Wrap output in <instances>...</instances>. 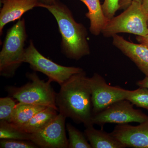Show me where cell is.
Returning a JSON list of instances; mask_svg holds the SVG:
<instances>
[{"instance_id": "cell-1", "label": "cell", "mask_w": 148, "mask_h": 148, "mask_svg": "<svg viewBox=\"0 0 148 148\" xmlns=\"http://www.w3.org/2000/svg\"><path fill=\"white\" fill-rule=\"evenodd\" d=\"M56 103L59 112L66 118L83 123L85 127L93 125L89 77L84 71L73 75L61 85Z\"/></svg>"}, {"instance_id": "cell-2", "label": "cell", "mask_w": 148, "mask_h": 148, "mask_svg": "<svg viewBox=\"0 0 148 148\" xmlns=\"http://www.w3.org/2000/svg\"><path fill=\"white\" fill-rule=\"evenodd\" d=\"M54 16L61 35V51L67 58L78 61L90 54L88 33L84 25L77 22L69 8L58 0L51 5L39 4Z\"/></svg>"}, {"instance_id": "cell-3", "label": "cell", "mask_w": 148, "mask_h": 148, "mask_svg": "<svg viewBox=\"0 0 148 148\" xmlns=\"http://www.w3.org/2000/svg\"><path fill=\"white\" fill-rule=\"evenodd\" d=\"M27 38L26 24L20 18L9 29L0 52V75L5 78L14 76L23 64Z\"/></svg>"}, {"instance_id": "cell-4", "label": "cell", "mask_w": 148, "mask_h": 148, "mask_svg": "<svg viewBox=\"0 0 148 148\" xmlns=\"http://www.w3.org/2000/svg\"><path fill=\"white\" fill-rule=\"evenodd\" d=\"M30 81L21 87L8 86L5 90L9 95L18 103L39 105L54 108L58 111L56 103V93L49 79L45 82L40 79L36 72L28 73Z\"/></svg>"}, {"instance_id": "cell-5", "label": "cell", "mask_w": 148, "mask_h": 148, "mask_svg": "<svg viewBox=\"0 0 148 148\" xmlns=\"http://www.w3.org/2000/svg\"><path fill=\"white\" fill-rule=\"evenodd\" d=\"M148 20L141 3L132 1L123 12L108 20L102 34L106 38L121 33L145 36L148 35Z\"/></svg>"}, {"instance_id": "cell-6", "label": "cell", "mask_w": 148, "mask_h": 148, "mask_svg": "<svg viewBox=\"0 0 148 148\" xmlns=\"http://www.w3.org/2000/svg\"><path fill=\"white\" fill-rule=\"evenodd\" d=\"M23 62L29 64L33 71L42 73L60 86L73 75L84 71L79 67L61 66L46 58L37 50L32 40L25 48Z\"/></svg>"}, {"instance_id": "cell-7", "label": "cell", "mask_w": 148, "mask_h": 148, "mask_svg": "<svg viewBox=\"0 0 148 148\" xmlns=\"http://www.w3.org/2000/svg\"><path fill=\"white\" fill-rule=\"evenodd\" d=\"M126 99L113 103L105 110L92 116V124L103 126L107 123L124 124L130 123H140L148 120V116Z\"/></svg>"}, {"instance_id": "cell-8", "label": "cell", "mask_w": 148, "mask_h": 148, "mask_svg": "<svg viewBox=\"0 0 148 148\" xmlns=\"http://www.w3.org/2000/svg\"><path fill=\"white\" fill-rule=\"evenodd\" d=\"M92 116L113 103L126 98L127 90L107 84L104 78L95 73L89 77Z\"/></svg>"}, {"instance_id": "cell-9", "label": "cell", "mask_w": 148, "mask_h": 148, "mask_svg": "<svg viewBox=\"0 0 148 148\" xmlns=\"http://www.w3.org/2000/svg\"><path fill=\"white\" fill-rule=\"evenodd\" d=\"M66 117L58 114L42 129L31 134V141L42 148H68L69 140L66 135Z\"/></svg>"}, {"instance_id": "cell-10", "label": "cell", "mask_w": 148, "mask_h": 148, "mask_svg": "<svg viewBox=\"0 0 148 148\" xmlns=\"http://www.w3.org/2000/svg\"><path fill=\"white\" fill-rule=\"evenodd\" d=\"M112 133L125 148H148V120L136 126L117 125Z\"/></svg>"}, {"instance_id": "cell-11", "label": "cell", "mask_w": 148, "mask_h": 148, "mask_svg": "<svg viewBox=\"0 0 148 148\" xmlns=\"http://www.w3.org/2000/svg\"><path fill=\"white\" fill-rule=\"evenodd\" d=\"M112 44L135 63L139 70L148 76V47L141 44L128 41L116 34L112 36Z\"/></svg>"}, {"instance_id": "cell-12", "label": "cell", "mask_w": 148, "mask_h": 148, "mask_svg": "<svg viewBox=\"0 0 148 148\" xmlns=\"http://www.w3.org/2000/svg\"><path fill=\"white\" fill-rule=\"evenodd\" d=\"M3 6L0 10V35L6 24L19 20L31 10L38 7L39 0H1Z\"/></svg>"}, {"instance_id": "cell-13", "label": "cell", "mask_w": 148, "mask_h": 148, "mask_svg": "<svg viewBox=\"0 0 148 148\" xmlns=\"http://www.w3.org/2000/svg\"><path fill=\"white\" fill-rule=\"evenodd\" d=\"M84 134L92 148H125V147L112 134L93 125L85 127Z\"/></svg>"}, {"instance_id": "cell-14", "label": "cell", "mask_w": 148, "mask_h": 148, "mask_svg": "<svg viewBox=\"0 0 148 148\" xmlns=\"http://www.w3.org/2000/svg\"><path fill=\"white\" fill-rule=\"evenodd\" d=\"M87 7L88 12L86 16L90 21L89 31L94 36L102 33L108 21L103 12L100 0H79Z\"/></svg>"}, {"instance_id": "cell-15", "label": "cell", "mask_w": 148, "mask_h": 148, "mask_svg": "<svg viewBox=\"0 0 148 148\" xmlns=\"http://www.w3.org/2000/svg\"><path fill=\"white\" fill-rule=\"evenodd\" d=\"M57 111L52 107H47L37 113L27 123L19 127L29 134L38 132L45 127L57 116L58 114Z\"/></svg>"}, {"instance_id": "cell-16", "label": "cell", "mask_w": 148, "mask_h": 148, "mask_svg": "<svg viewBox=\"0 0 148 148\" xmlns=\"http://www.w3.org/2000/svg\"><path fill=\"white\" fill-rule=\"evenodd\" d=\"M47 107L18 102L14 110L10 123L17 127H20L27 123L36 114Z\"/></svg>"}, {"instance_id": "cell-17", "label": "cell", "mask_w": 148, "mask_h": 148, "mask_svg": "<svg viewBox=\"0 0 148 148\" xmlns=\"http://www.w3.org/2000/svg\"><path fill=\"white\" fill-rule=\"evenodd\" d=\"M31 135L11 123L0 121L1 139L30 140Z\"/></svg>"}, {"instance_id": "cell-18", "label": "cell", "mask_w": 148, "mask_h": 148, "mask_svg": "<svg viewBox=\"0 0 148 148\" xmlns=\"http://www.w3.org/2000/svg\"><path fill=\"white\" fill-rule=\"evenodd\" d=\"M66 128L69 136L68 148H92L84 133L69 123H66Z\"/></svg>"}, {"instance_id": "cell-19", "label": "cell", "mask_w": 148, "mask_h": 148, "mask_svg": "<svg viewBox=\"0 0 148 148\" xmlns=\"http://www.w3.org/2000/svg\"><path fill=\"white\" fill-rule=\"evenodd\" d=\"M125 99L133 105L148 111V88L139 87L136 90H127Z\"/></svg>"}, {"instance_id": "cell-20", "label": "cell", "mask_w": 148, "mask_h": 148, "mask_svg": "<svg viewBox=\"0 0 148 148\" xmlns=\"http://www.w3.org/2000/svg\"><path fill=\"white\" fill-rule=\"evenodd\" d=\"M16 104L12 97L0 98V121L11 122Z\"/></svg>"}, {"instance_id": "cell-21", "label": "cell", "mask_w": 148, "mask_h": 148, "mask_svg": "<svg viewBox=\"0 0 148 148\" xmlns=\"http://www.w3.org/2000/svg\"><path fill=\"white\" fill-rule=\"evenodd\" d=\"M1 148H37L36 145L31 140L1 139Z\"/></svg>"}, {"instance_id": "cell-22", "label": "cell", "mask_w": 148, "mask_h": 148, "mask_svg": "<svg viewBox=\"0 0 148 148\" xmlns=\"http://www.w3.org/2000/svg\"><path fill=\"white\" fill-rule=\"evenodd\" d=\"M120 0H104L102 5L103 12L108 20L114 17L117 11L119 9Z\"/></svg>"}, {"instance_id": "cell-23", "label": "cell", "mask_w": 148, "mask_h": 148, "mask_svg": "<svg viewBox=\"0 0 148 148\" xmlns=\"http://www.w3.org/2000/svg\"><path fill=\"white\" fill-rule=\"evenodd\" d=\"M132 1H136L142 3V0H120L119 9H125L127 8Z\"/></svg>"}, {"instance_id": "cell-24", "label": "cell", "mask_w": 148, "mask_h": 148, "mask_svg": "<svg viewBox=\"0 0 148 148\" xmlns=\"http://www.w3.org/2000/svg\"><path fill=\"white\" fill-rule=\"evenodd\" d=\"M136 39L139 43L143 44L148 47V35L145 36H137Z\"/></svg>"}, {"instance_id": "cell-25", "label": "cell", "mask_w": 148, "mask_h": 148, "mask_svg": "<svg viewBox=\"0 0 148 148\" xmlns=\"http://www.w3.org/2000/svg\"><path fill=\"white\" fill-rule=\"evenodd\" d=\"M138 86L140 87H145L148 88V76H146L143 79L138 81L136 83Z\"/></svg>"}, {"instance_id": "cell-26", "label": "cell", "mask_w": 148, "mask_h": 148, "mask_svg": "<svg viewBox=\"0 0 148 148\" xmlns=\"http://www.w3.org/2000/svg\"><path fill=\"white\" fill-rule=\"evenodd\" d=\"M141 3L143 8L148 14V0H142Z\"/></svg>"}, {"instance_id": "cell-27", "label": "cell", "mask_w": 148, "mask_h": 148, "mask_svg": "<svg viewBox=\"0 0 148 148\" xmlns=\"http://www.w3.org/2000/svg\"><path fill=\"white\" fill-rule=\"evenodd\" d=\"M40 3L45 5H51L56 0H39Z\"/></svg>"}, {"instance_id": "cell-28", "label": "cell", "mask_w": 148, "mask_h": 148, "mask_svg": "<svg viewBox=\"0 0 148 148\" xmlns=\"http://www.w3.org/2000/svg\"><path fill=\"white\" fill-rule=\"evenodd\" d=\"M147 26H148V20L147 21Z\"/></svg>"}]
</instances>
